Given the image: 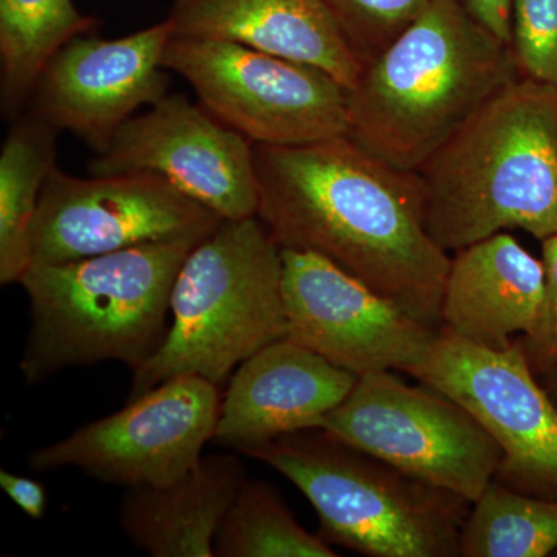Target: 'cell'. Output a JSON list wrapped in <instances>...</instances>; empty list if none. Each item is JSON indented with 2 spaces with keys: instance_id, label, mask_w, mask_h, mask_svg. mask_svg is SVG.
<instances>
[{
  "instance_id": "obj_12",
  "label": "cell",
  "mask_w": 557,
  "mask_h": 557,
  "mask_svg": "<svg viewBox=\"0 0 557 557\" xmlns=\"http://www.w3.org/2000/svg\"><path fill=\"white\" fill-rule=\"evenodd\" d=\"M89 172L159 175L223 220L258 215L255 145L185 95H166L126 121Z\"/></svg>"
},
{
  "instance_id": "obj_20",
  "label": "cell",
  "mask_w": 557,
  "mask_h": 557,
  "mask_svg": "<svg viewBox=\"0 0 557 557\" xmlns=\"http://www.w3.org/2000/svg\"><path fill=\"white\" fill-rule=\"evenodd\" d=\"M94 21L73 0H0V101L16 116L51 58Z\"/></svg>"
},
{
  "instance_id": "obj_3",
  "label": "cell",
  "mask_w": 557,
  "mask_h": 557,
  "mask_svg": "<svg viewBox=\"0 0 557 557\" xmlns=\"http://www.w3.org/2000/svg\"><path fill=\"white\" fill-rule=\"evenodd\" d=\"M424 222L445 251L509 230L557 234V87L519 78L417 171Z\"/></svg>"
},
{
  "instance_id": "obj_10",
  "label": "cell",
  "mask_w": 557,
  "mask_h": 557,
  "mask_svg": "<svg viewBox=\"0 0 557 557\" xmlns=\"http://www.w3.org/2000/svg\"><path fill=\"white\" fill-rule=\"evenodd\" d=\"M222 395L199 376L164 381L53 445L33 450V471L75 468L126 487L175 482L203 457L214 437Z\"/></svg>"
},
{
  "instance_id": "obj_7",
  "label": "cell",
  "mask_w": 557,
  "mask_h": 557,
  "mask_svg": "<svg viewBox=\"0 0 557 557\" xmlns=\"http://www.w3.org/2000/svg\"><path fill=\"white\" fill-rule=\"evenodd\" d=\"M317 431L471 504L500 467V448L467 409L392 370L359 376Z\"/></svg>"
},
{
  "instance_id": "obj_13",
  "label": "cell",
  "mask_w": 557,
  "mask_h": 557,
  "mask_svg": "<svg viewBox=\"0 0 557 557\" xmlns=\"http://www.w3.org/2000/svg\"><path fill=\"white\" fill-rule=\"evenodd\" d=\"M282 265L288 338L358 379L405 372L437 335L322 256L282 248Z\"/></svg>"
},
{
  "instance_id": "obj_26",
  "label": "cell",
  "mask_w": 557,
  "mask_h": 557,
  "mask_svg": "<svg viewBox=\"0 0 557 557\" xmlns=\"http://www.w3.org/2000/svg\"><path fill=\"white\" fill-rule=\"evenodd\" d=\"M0 486L3 493L21 508L28 518L42 519L47 511V491L38 480L0 471Z\"/></svg>"
},
{
  "instance_id": "obj_11",
  "label": "cell",
  "mask_w": 557,
  "mask_h": 557,
  "mask_svg": "<svg viewBox=\"0 0 557 557\" xmlns=\"http://www.w3.org/2000/svg\"><path fill=\"white\" fill-rule=\"evenodd\" d=\"M222 222L159 175L75 177L54 168L33 222L30 267L73 262L153 242H200Z\"/></svg>"
},
{
  "instance_id": "obj_22",
  "label": "cell",
  "mask_w": 557,
  "mask_h": 557,
  "mask_svg": "<svg viewBox=\"0 0 557 557\" xmlns=\"http://www.w3.org/2000/svg\"><path fill=\"white\" fill-rule=\"evenodd\" d=\"M218 557H336L299 525L269 483L245 480L214 539Z\"/></svg>"
},
{
  "instance_id": "obj_28",
  "label": "cell",
  "mask_w": 557,
  "mask_h": 557,
  "mask_svg": "<svg viewBox=\"0 0 557 557\" xmlns=\"http://www.w3.org/2000/svg\"><path fill=\"white\" fill-rule=\"evenodd\" d=\"M542 376H544L545 384H547L545 387H547L549 395H552L557 405V364L555 368L547 370Z\"/></svg>"
},
{
  "instance_id": "obj_8",
  "label": "cell",
  "mask_w": 557,
  "mask_h": 557,
  "mask_svg": "<svg viewBox=\"0 0 557 557\" xmlns=\"http://www.w3.org/2000/svg\"><path fill=\"white\" fill-rule=\"evenodd\" d=\"M163 67L252 145L302 146L348 132V90L324 70L228 40L172 36Z\"/></svg>"
},
{
  "instance_id": "obj_19",
  "label": "cell",
  "mask_w": 557,
  "mask_h": 557,
  "mask_svg": "<svg viewBox=\"0 0 557 557\" xmlns=\"http://www.w3.org/2000/svg\"><path fill=\"white\" fill-rule=\"evenodd\" d=\"M58 134L32 112L11 127L0 150V284L30 269V237L40 194L57 168Z\"/></svg>"
},
{
  "instance_id": "obj_9",
  "label": "cell",
  "mask_w": 557,
  "mask_h": 557,
  "mask_svg": "<svg viewBox=\"0 0 557 557\" xmlns=\"http://www.w3.org/2000/svg\"><path fill=\"white\" fill-rule=\"evenodd\" d=\"M405 373L482 424L500 448L497 480L557 500V405L539 383L522 339L493 350L438 329Z\"/></svg>"
},
{
  "instance_id": "obj_21",
  "label": "cell",
  "mask_w": 557,
  "mask_h": 557,
  "mask_svg": "<svg viewBox=\"0 0 557 557\" xmlns=\"http://www.w3.org/2000/svg\"><path fill=\"white\" fill-rule=\"evenodd\" d=\"M557 552V500L494 479L469 509L458 556L547 557Z\"/></svg>"
},
{
  "instance_id": "obj_2",
  "label": "cell",
  "mask_w": 557,
  "mask_h": 557,
  "mask_svg": "<svg viewBox=\"0 0 557 557\" xmlns=\"http://www.w3.org/2000/svg\"><path fill=\"white\" fill-rule=\"evenodd\" d=\"M519 78L511 46L461 0H429L348 90L347 135L399 170L417 172Z\"/></svg>"
},
{
  "instance_id": "obj_27",
  "label": "cell",
  "mask_w": 557,
  "mask_h": 557,
  "mask_svg": "<svg viewBox=\"0 0 557 557\" xmlns=\"http://www.w3.org/2000/svg\"><path fill=\"white\" fill-rule=\"evenodd\" d=\"M472 16L497 38L511 40V0H461Z\"/></svg>"
},
{
  "instance_id": "obj_16",
  "label": "cell",
  "mask_w": 557,
  "mask_h": 557,
  "mask_svg": "<svg viewBox=\"0 0 557 557\" xmlns=\"http://www.w3.org/2000/svg\"><path fill=\"white\" fill-rule=\"evenodd\" d=\"M172 36L228 40L324 70L347 90L364 61L321 0H175Z\"/></svg>"
},
{
  "instance_id": "obj_23",
  "label": "cell",
  "mask_w": 557,
  "mask_h": 557,
  "mask_svg": "<svg viewBox=\"0 0 557 557\" xmlns=\"http://www.w3.org/2000/svg\"><path fill=\"white\" fill-rule=\"evenodd\" d=\"M364 64L417 20L429 0H321Z\"/></svg>"
},
{
  "instance_id": "obj_6",
  "label": "cell",
  "mask_w": 557,
  "mask_h": 557,
  "mask_svg": "<svg viewBox=\"0 0 557 557\" xmlns=\"http://www.w3.org/2000/svg\"><path fill=\"white\" fill-rule=\"evenodd\" d=\"M248 457L307 497L319 536L369 557L458 556L471 502L318 431L285 435Z\"/></svg>"
},
{
  "instance_id": "obj_24",
  "label": "cell",
  "mask_w": 557,
  "mask_h": 557,
  "mask_svg": "<svg viewBox=\"0 0 557 557\" xmlns=\"http://www.w3.org/2000/svg\"><path fill=\"white\" fill-rule=\"evenodd\" d=\"M509 46L523 78L557 87V0H511Z\"/></svg>"
},
{
  "instance_id": "obj_17",
  "label": "cell",
  "mask_w": 557,
  "mask_h": 557,
  "mask_svg": "<svg viewBox=\"0 0 557 557\" xmlns=\"http://www.w3.org/2000/svg\"><path fill=\"white\" fill-rule=\"evenodd\" d=\"M545 269L505 231L460 249L450 260L440 329L478 346L505 350L536 327Z\"/></svg>"
},
{
  "instance_id": "obj_15",
  "label": "cell",
  "mask_w": 557,
  "mask_h": 557,
  "mask_svg": "<svg viewBox=\"0 0 557 557\" xmlns=\"http://www.w3.org/2000/svg\"><path fill=\"white\" fill-rule=\"evenodd\" d=\"M357 381L295 339H278L234 370L212 442L248 456L285 435L317 431Z\"/></svg>"
},
{
  "instance_id": "obj_18",
  "label": "cell",
  "mask_w": 557,
  "mask_h": 557,
  "mask_svg": "<svg viewBox=\"0 0 557 557\" xmlns=\"http://www.w3.org/2000/svg\"><path fill=\"white\" fill-rule=\"evenodd\" d=\"M236 454H211L175 482L127 487L121 530L152 557H214L220 523L244 485Z\"/></svg>"
},
{
  "instance_id": "obj_25",
  "label": "cell",
  "mask_w": 557,
  "mask_h": 557,
  "mask_svg": "<svg viewBox=\"0 0 557 557\" xmlns=\"http://www.w3.org/2000/svg\"><path fill=\"white\" fill-rule=\"evenodd\" d=\"M542 263L545 269V293L536 327L523 336L528 361L537 375L557 364V234L542 242Z\"/></svg>"
},
{
  "instance_id": "obj_5",
  "label": "cell",
  "mask_w": 557,
  "mask_h": 557,
  "mask_svg": "<svg viewBox=\"0 0 557 557\" xmlns=\"http://www.w3.org/2000/svg\"><path fill=\"white\" fill-rule=\"evenodd\" d=\"M282 271V247L258 215L223 220L183 262L170 332L134 370L129 401L178 376L225 386L245 359L287 338Z\"/></svg>"
},
{
  "instance_id": "obj_4",
  "label": "cell",
  "mask_w": 557,
  "mask_h": 557,
  "mask_svg": "<svg viewBox=\"0 0 557 557\" xmlns=\"http://www.w3.org/2000/svg\"><path fill=\"white\" fill-rule=\"evenodd\" d=\"M199 242L137 245L108 255L32 265L21 277L30 332L20 362L28 384L61 370L120 361L132 372L170 332L175 278Z\"/></svg>"
},
{
  "instance_id": "obj_29",
  "label": "cell",
  "mask_w": 557,
  "mask_h": 557,
  "mask_svg": "<svg viewBox=\"0 0 557 557\" xmlns=\"http://www.w3.org/2000/svg\"><path fill=\"white\" fill-rule=\"evenodd\" d=\"M555 556H557V552L555 553Z\"/></svg>"
},
{
  "instance_id": "obj_14",
  "label": "cell",
  "mask_w": 557,
  "mask_h": 557,
  "mask_svg": "<svg viewBox=\"0 0 557 557\" xmlns=\"http://www.w3.org/2000/svg\"><path fill=\"white\" fill-rule=\"evenodd\" d=\"M171 38L170 20L124 38L76 36L40 75L33 112L104 152L138 109L166 97L163 53Z\"/></svg>"
},
{
  "instance_id": "obj_1",
  "label": "cell",
  "mask_w": 557,
  "mask_h": 557,
  "mask_svg": "<svg viewBox=\"0 0 557 557\" xmlns=\"http://www.w3.org/2000/svg\"><path fill=\"white\" fill-rule=\"evenodd\" d=\"M258 218L282 248L314 252L440 329L450 269L429 236L418 172L343 135L302 146L255 145Z\"/></svg>"
}]
</instances>
